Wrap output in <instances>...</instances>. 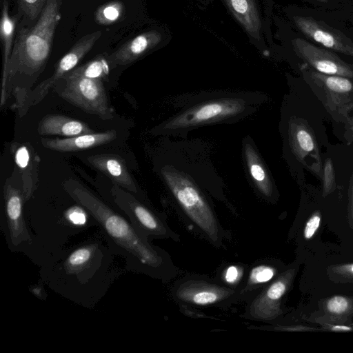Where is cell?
Masks as SVG:
<instances>
[{"mask_svg":"<svg viewBox=\"0 0 353 353\" xmlns=\"http://www.w3.org/2000/svg\"><path fill=\"white\" fill-rule=\"evenodd\" d=\"M63 187L94 218L114 254L125 259L128 270L168 282L178 274L168 252L153 245L128 219L104 203L80 182L70 179Z\"/></svg>","mask_w":353,"mask_h":353,"instance_id":"1","label":"cell"},{"mask_svg":"<svg viewBox=\"0 0 353 353\" xmlns=\"http://www.w3.org/2000/svg\"><path fill=\"white\" fill-rule=\"evenodd\" d=\"M113 254L108 245L92 240L44 265L40 276L52 291L90 308L104 296L116 277Z\"/></svg>","mask_w":353,"mask_h":353,"instance_id":"2","label":"cell"},{"mask_svg":"<svg viewBox=\"0 0 353 353\" xmlns=\"http://www.w3.org/2000/svg\"><path fill=\"white\" fill-rule=\"evenodd\" d=\"M62 0H48L37 22L16 30L8 70L7 99L14 97L19 116H24L32 87L49 59L53 37L61 19Z\"/></svg>","mask_w":353,"mask_h":353,"instance_id":"3","label":"cell"},{"mask_svg":"<svg viewBox=\"0 0 353 353\" xmlns=\"http://www.w3.org/2000/svg\"><path fill=\"white\" fill-rule=\"evenodd\" d=\"M161 173L175 204L191 228L216 248L223 247L225 232L200 188L188 175L172 165L163 166Z\"/></svg>","mask_w":353,"mask_h":353,"instance_id":"4","label":"cell"},{"mask_svg":"<svg viewBox=\"0 0 353 353\" xmlns=\"http://www.w3.org/2000/svg\"><path fill=\"white\" fill-rule=\"evenodd\" d=\"M294 26L311 43L353 57V13L310 6L290 11Z\"/></svg>","mask_w":353,"mask_h":353,"instance_id":"5","label":"cell"},{"mask_svg":"<svg viewBox=\"0 0 353 353\" xmlns=\"http://www.w3.org/2000/svg\"><path fill=\"white\" fill-rule=\"evenodd\" d=\"M245 97H221L195 103L168 119L152 131L174 134L201 125L240 119L251 110Z\"/></svg>","mask_w":353,"mask_h":353,"instance_id":"6","label":"cell"},{"mask_svg":"<svg viewBox=\"0 0 353 353\" xmlns=\"http://www.w3.org/2000/svg\"><path fill=\"white\" fill-rule=\"evenodd\" d=\"M170 294L183 307H228L238 302V289L221 284L214 279L190 274L177 280Z\"/></svg>","mask_w":353,"mask_h":353,"instance_id":"7","label":"cell"},{"mask_svg":"<svg viewBox=\"0 0 353 353\" xmlns=\"http://www.w3.org/2000/svg\"><path fill=\"white\" fill-rule=\"evenodd\" d=\"M299 70L306 83L332 118L344 121L347 107L353 104V79L319 72L303 63Z\"/></svg>","mask_w":353,"mask_h":353,"instance_id":"8","label":"cell"},{"mask_svg":"<svg viewBox=\"0 0 353 353\" xmlns=\"http://www.w3.org/2000/svg\"><path fill=\"white\" fill-rule=\"evenodd\" d=\"M112 197L117 207L123 211L130 222L148 240L170 239L180 241L164 217L143 203L132 192L115 185L111 190Z\"/></svg>","mask_w":353,"mask_h":353,"instance_id":"9","label":"cell"},{"mask_svg":"<svg viewBox=\"0 0 353 353\" xmlns=\"http://www.w3.org/2000/svg\"><path fill=\"white\" fill-rule=\"evenodd\" d=\"M61 80L65 82L58 92L61 98L103 120L114 117V110L109 104L101 80L68 74Z\"/></svg>","mask_w":353,"mask_h":353,"instance_id":"10","label":"cell"},{"mask_svg":"<svg viewBox=\"0 0 353 353\" xmlns=\"http://www.w3.org/2000/svg\"><path fill=\"white\" fill-rule=\"evenodd\" d=\"M295 269L283 270L279 276L247 302L242 316L246 319L272 323L283 314L281 303L292 283Z\"/></svg>","mask_w":353,"mask_h":353,"instance_id":"11","label":"cell"},{"mask_svg":"<svg viewBox=\"0 0 353 353\" xmlns=\"http://www.w3.org/2000/svg\"><path fill=\"white\" fill-rule=\"evenodd\" d=\"M3 193V231L8 247L12 251L26 252V250L30 248L34 242L24 218L23 191L8 180L4 184Z\"/></svg>","mask_w":353,"mask_h":353,"instance_id":"12","label":"cell"},{"mask_svg":"<svg viewBox=\"0 0 353 353\" xmlns=\"http://www.w3.org/2000/svg\"><path fill=\"white\" fill-rule=\"evenodd\" d=\"M288 142L296 159L307 170L321 179L323 163L316 135L307 121L292 117L288 121Z\"/></svg>","mask_w":353,"mask_h":353,"instance_id":"13","label":"cell"},{"mask_svg":"<svg viewBox=\"0 0 353 353\" xmlns=\"http://www.w3.org/2000/svg\"><path fill=\"white\" fill-rule=\"evenodd\" d=\"M101 36V31L87 34L78 40L72 48L60 59L53 74L33 88L24 108V114L32 106L40 103L61 79L72 70L92 49Z\"/></svg>","mask_w":353,"mask_h":353,"instance_id":"14","label":"cell"},{"mask_svg":"<svg viewBox=\"0 0 353 353\" xmlns=\"http://www.w3.org/2000/svg\"><path fill=\"white\" fill-rule=\"evenodd\" d=\"M296 55L315 70L327 74L353 79V63L343 61L336 52L311 43L304 38L292 39Z\"/></svg>","mask_w":353,"mask_h":353,"instance_id":"15","label":"cell"},{"mask_svg":"<svg viewBox=\"0 0 353 353\" xmlns=\"http://www.w3.org/2000/svg\"><path fill=\"white\" fill-rule=\"evenodd\" d=\"M10 151L21 174L22 191L26 202L38 187L40 158L29 142H13Z\"/></svg>","mask_w":353,"mask_h":353,"instance_id":"16","label":"cell"},{"mask_svg":"<svg viewBox=\"0 0 353 353\" xmlns=\"http://www.w3.org/2000/svg\"><path fill=\"white\" fill-rule=\"evenodd\" d=\"M281 273L277 265L268 259H262L249 265L245 279L238 288V302L249 301Z\"/></svg>","mask_w":353,"mask_h":353,"instance_id":"17","label":"cell"},{"mask_svg":"<svg viewBox=\"0 0 353 353\" xmlns=\"http://www.w3.org/2000/svg\"><path fill=\"white\" fill-rule=\"evenodd\" d=\"M88 161L93 167L110 178L114 185L133 194H138L136 183L125 161L119 156L112 154H96L88 157Z\"/></svg>","mask_w":353,"mask_h":353,"instance_id":"18","label":"cell"},{"mask_svg":"<svg viewBox=\"0 0 353 353\" xmlns=\"http://www.w3.org/2000/svg\"><path fill=\"white\" fill-rule=\"evenodd\" d=\"M114 130L103 132L84 134L64 139H41V144L47 149L58 152H74L99 146L117 138Z\"/></svg>","mask_w":353,"mask_h":353,"instance_id":"19","label":"cell"},{"mask_svg":"<svg viewBox=\"0 0 353 353\" xmlns=\"http://www.w3.org/2000/svg\"><path fill=\"white\" fill-rule=\"evenodd\" d=\"M244 159L248 174L260 194L267 200H272L274 184L268 170L259 154L250 141L243 144Z\"/></svg>","mask_w":353,"mask_h":353,"instance_id":"20","label":"cell"},{"mask_svg":"<svg viewBox=\"0 0 353 353\" xmlns=\"http://www.w3.org/2000/svg\"><path fill=\"white\" fill-rule=\"evenodd\" d=\"M38 133L42 136L72 137L95 132L85 123L61 114H48L39 121Z\"/></svg>","mask_w":353,"mask_h":353,"instance_id":"21","label":"cell"},{"mask_svg":"<svg viewBox=\"0 0 353 353\" xmlns=\"http://www.w3.org/2000/svg\"><path fill=\"white\" fill-rule=\"evenodd\" d=\"M159 39V34L155 32L142 33L125 43L109 55V61L114 66L130 64L155 46Z\"/></svg>","mask_w":353,"mask_h":353,"instance_id":"22","label":"cell"},{"mask_svg":"<svg viewBox=\"0 0 353 353\" xmlns=\"http://www.w3.org/2000/svg\"><path fill=\"white\" fill-rule=\"evenodd\" d=\"M17 17H12L8 12V3L4 0L2 3L0 22V35L3 45V72L0 105L7 101L8 70L14 43V34L17 26Z\"/></svg>","mask_w":353,"mask_h":353,"instance_id":"23","label":"cell"},{"mask_svg":"<svg viewBox=\"0 0 353 353\" xmlns=\"http://www.w3.org/2000/svg\"><path fill=\"white\" fill-rule=\"evenodd\" d=\"M249 265L232 262L223 264L217 270L214 279L222 285L238 289L243 283Z\"/></svg>","mask_w":353,"mask_h":353,"instance_id":"24","label":"cell"},{"mask_svg":"<svg viewBox=\"0 0 353 353\" xmlns=\"http://www.w3.org/2000/svg\"><path fill=\"white\" fill-rule=\"evenodd\" d=\"M108 57L99 56L83 65L74 68L67 74L101 80L106 79L110 72ZM66 75V74H65Z\"/></svg>","mask_w":353,"mask_h":353,"instance_id":"25","label":"cell"},{"mask_svg":"<svg viewBox=\"0 0 353 353\" xmlns=\"http://www.w3.org/2000/svg\"><path fill=\"white\" fill-rule=\"evenodd\" d=\"M123 5L119 1H112L99 8L95 13L97 23L108 25L117 21L123 15Z\"/></svg>","mask_w":353,"mask_h":353,"instance_id":"26","label":"cell"},{"mask_svg":"<svg viewBox=\"0 0 353 353\" xmlns=\"http://www.w3.org/2000/svg\"><path fill=\"white\" fill-rule=\"evenodd\" d=\"M48 0H19V12L28 22L38 19Z\"/></svg>","mask_w":353,"mask_h":353,"instance_id":"27","label":"cell"},{"mask_svg":"<svg viewBox=\"0 0 353 353\" xmlns=\"http://www.w3.org/2000/svg\"><path fill=\"white\" fill-rule=\"evenodd\" d=\"M323 196L333 192L336 188V175L332 160L327 158L323 163Z\"/></svg>","mask_w":353,"mask_h":353,"instance_id":"28","label":"cell"},{"mask_svg":"<svg viewBox=\"0 0 353 353\" xmlns=\"http://www.w3.org/2000/svg\"><path fill=\"white\" fill-rule=\"evenodd\" d=\"M348 306L347 300L341 296H334L327 302V309L330 312L334 314L344 313L347 310Z\"/></svg>","mask_w":353,"mask_h":353,"instance_id":"29","label":"cell"},{"mask_svg":"<svg viewBox=\"0 0 353 353\" xmlns=\"http://www.w3.org/2000/svg\"><path fill=\"white\" fill-rule=\"evenodd\" d=\"M343 124V137L347 143H350L353 142V104L347 107L345 112Z\"/></svg>","mask_w":353,"mask_h":353,"instance_id":"30","label":"cell"},{"mask_svg":"<svg viewBox=\"0 0 353 353\" xmlns=\"http://www.w3.org/2000/svg\"><path fill=\"white\" fill-rule=\"evenodd\" d=\"M321 222V216L319 213L314 214L307 221L305 229L304 236L309 239L314 234L319 227Z\"/></svg>","mask_w":353,"mask_h":353,"instance_id":"31","label":"cell"},{"mask_svg":"<svg viewBox=\"0 0 353 353\" xmlns=\"http://www.w3.org/2000/svg\"><path fill=\"white\" fill-rule=\"evenodd\" d=\"M233 10L239 15L250 16L251 14L250 2L249 0H229Z\"/></svg>","mask_w":353,"mask_h":353,"instance_id":"32","label":"cell"},{"mask_svg":"<svg viewBox=\"0 0 353 353\" xmlns=\"http://www.w3.org/2000/svg\"><path fill=\"white\" fill-rule=\"evenodd\" d=\"M306 3L307 6L312 8L328 10H336L334 6L332 0H302Z\"/></svg>","mask_w":353,"mask_h":353,"instance_id":"33","label":"cell"},{"mask_svg":"<svg viewBox=\"0 0 353 353\" xmlns=\"http://www.w3.org/2000/svg\"><path fill=\"white\" fill-rule=\"evenodd\" d=\"M336 10L353 13V0H332Z\"/></svg>","mask_w":353,"mask_h":353,"instance_id":"34","label":"cell"},{"mask_svg":"<svg viewBox=\"0 0 353 353\" xmlns=\"http://www.w3.org/2000/svg\"><path fill=\"white\" fill-rule=\"evenodd\" d=\"M349 214L353 223V171L349 183Z\"/></svg>","mask_w":353,"mask_h":353,"instance_id":"35","label":"cell"},{"mask_svg":"<svg viewBox=\"0 0 353 353\" xmlns=\"http://www.w3.org/2000/svg\"><path fill=\"white\" fill-rule=\"evenodd\" d=\"M333 331H350L352 328L345 325H334L332 327Z\"/></svg>","mask_w":353,"mask_h":353,"instance_id":"36","label":"cell"},{"mask_svg":"<svg viewBox=\"0 0 353 353\" xmlns=\"http://www.w3.org/2000/svg\"><path fill=\"white\" fill-rule=\"evenodd\" d=\"M351 270H352V272H353V266L352 267V269H351Z\"/></svg>","mask_w":353,"mask_h":353,"instance_id":"37","label":"cell"}]
</instances>
